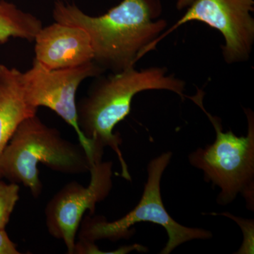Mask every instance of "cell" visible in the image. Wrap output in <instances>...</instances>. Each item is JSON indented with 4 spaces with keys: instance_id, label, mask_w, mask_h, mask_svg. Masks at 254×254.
<instances>
[{
    "instance_id": "7",
    "label": "cell",
    "mask_w": 254,
    "mask_h": 254,
    "mask_svg": "<svg viewBox=\"0 0 254 254\" xmlns=\"http://www.w3.org/2000/svg\"><path fill=\"white\" fill-rule=\"evenodd\" d=\"M89 173L88 187L75 181L66 184L45 209L48 232L63 241L69 254H73L76 236L85 213L88 210L89 215H94L97 203L104 200L113 188V162L95 161Z\"/></svg>"
},
{
    "instance_id": "6",
    "label": "cell",
    "mask_w": 254,
    "mask_h": 254,
    "mask_svg": "<svg viewBox=\"0 0 254 254\" xmlns=\"http://www.w3.org/2000/svg\"><path fill=\"white\" fill-rule=\"evenodd\" d=\"M103 69L95 62L77 67L47 70L33 63L23 73V86L28 103L34 108L46 107L54 111L77 133L92 163L102 160L93 143L83 136L78 125L76 93L82 82L98 76Z\"/></svg>"
},
{
    "instance_id": "14",
    "label": "cell",
    "mask_w": 254,
    "mask_h": 254,
    "mask_svg": "<svg viewBox=\"0 0 254 254\" xmlns=\"http://www.w3.org/2000/svg\"><path fill=\"white\" fill-rule=\"evenodd\" d=\"M17 246L11 241L5 230H0V254H19Z\"/></svg>"
},
{
    "instance_id": "13",
    "label": "cell",
    "mask_w": 254,
    "mask_h": 254,
    "mask_svg": "<svg viewBox=\"0 0 254 254\" xmlns=\"http://www.w3.org/2000/svg\"><path fill=\"white\" fill-rule=\"evenodd\" d=\"M213 215H224L227 218L234 220L243 232L244 241L242 247L235 254H253L254 247V220H247V219L234 216L229 213H213Z\"/></svg>"
},
{
    "instance_id": "15",
    "label": "cell",
    "mask_w": 254,
    "mask_h": 254,
    "mask_svg": "<svg viewBox=\"0 0 254 254\" xmlns=\"http://www.w3.org/2000/svg\"><path fill=\"white\" fill-rule=\"evenodd\" d=\"M194 0H177V8L181 10L185 8L188 7Z\"/></svg>"
},
{
    "instance_id": "11",
    "label": "cell",
    "mask_w": 254,
    "mask_h": 254,
    "mask_svg": "<svg viewBox=\"0 0 254 254\" xmlns=\"http://www.w3.org/2000/svg\"><path fill=\"white\" fill-rule=\"evenodd\" d=\"M43 23L31 13L20 9L13 3L0 0V43L17 38L34 41Z\"/></svg>"
},
{
    "instance_id": "4",
    "label": "cell",
    "mask_w": 254,
    "mask_h": 254,
    "mask_svg": "<svg viewBox=\"0 0 254 254\" xmlns=\"http://www.w3.org/2000/svg\"><path fill=\"white\" fill-rule=\"evenodd\" d=\"M190 100L198 105L214 127L216 138L213 143L205 148H198L189 155L190 165L204 173L205 181L211 182L220 189L218 203H231L240 192L247 200V205L254 209V120L251 110H247L248 133L237 136L231 131L222 129L221 121L205 110L203 105V93H198Z\"/></svg>"
},
{
    "instance_id": "10",
    "label": "cell",
    "mask_w": 254,
    "mask_h": 254,
    "mask_svg": "<svg viewBox=\"0 0 254 254\" xmlns=\"http://www.w3.org/2000/svg\"><path fill=\"white\" fill-rule=\"evenodd\" d=\"M23 75L0 64V157L18 125L38 111L26 100Z\"/></svg>"
},
{
    "instance_id": "12",
    "label": "cell",
    "mask_w": 254,
    "mask_h": 254,
    "mask_svg": "<svg viewBox=\"0 0 254 254\" xmlns=\"http://www.w3.org/2000/svg\"><path fill=\"white\" fill-rule=\"evenodd\" d=\"M18 184L0 181V230H5L19 200Z\"/></svg>"
},
{
    "instance_id": "2",
    "label": "cell",
    "mask_w": 254,
    "mask_h": 254,
    "mask_svg": "<svg viewBox=\"0 0 254 254\" xmlns=\"http://www.w3.org/2000/svg\"><path fill=\"white\" fill-rule=\"evenodd\" d=\"M165 68L136 70L134 66L95 82L88 95L77 103L78 125L83 136L91 141L95 150L103 155L110 147L121 165L122 177L131 181V175L120 149L122 138L114 133L115 127L128 116L135 95L148 90H167L182 98L185 97V82Z\"/></svg>"
},
{
    "instance_id": "8",
    "label": "cell",
    "mask_w": 254,
    "mask_h": 254,
    "mask_svg": "<svg viewBox=\"0 0 254 254\" xmlns=\"http://www.w3.org/2000/svg\"><path fill=\"white\" fill-rule=\"evenodd\" d=\"M254 9V0H194L175 25L152 43L149 50L177 28L198 21L222 33L225 41L222 55L227 63L245 61L254 42V20L251 14Z\"/></svg>"
},
{
    "instance_id": "5",
    "label": "cell",
    "mask_w": 254,
    "mask_h": 254,
    "mask_svg": "<svg viewBox=\"0 0 254 254\" xmlns=\"http://www.w3.org/2000/svg\"><path fill=\"white\" fill-rule=\"evenodd\" d=\"M172 157L173 153L167 152L150 162L143 195L133 210L113 222H108L105 217H93L88 214L80 224L78 240L95 242L128 239L135 233L132 227L139 222H151L165 229L168 241L160 252L161 254H170L179 246L190 241L211 238L213 235L208 230L185 227L175 221L165 208L160 192V182Z\"/></svg>"
},
{
    "instance_id": "9",
    "label": "cell",
    "mask_w": 254,
    "mask_h": 254,
    "mask_svg": "<svg viewBox=\"0 0 254 254\" xmlns=\"http://www.w3.org/2000/svg\"><path fill=\"white\" fill-rule=\"evenodd\" d=\"M34 64L47 70L77 67L94 62L91 38L84 29L55 22L34 39Z\"/></svg>"
},
{
    "instance_id": "1",
    "label": "cell",
    "mask_w": 254,
    "mask_h": 254,
    "mask_svg": "<svg viewBox=\"0 0 254 254\" xmlns=\"http://www.w3.org/2000/svg\"><path fill=\"white\" fill-rule=\"evenodd\" d=\"M160 0H122L108 12L92 16L76 4L55 3L56 22L78 26L91 38L94 62L104 69L118 73L135 64L161 34L167 21L161 15Z\"/></svg>"
},
{
    "instance_id": "3",
    "label": "cell",
    "mask_w": 254,
    "mask_h": 254,
    "mask_svg": "<svg viewBox=\"0 0 254 254\" xmlns=\"http://www.w3.org/2000/svg\"><path fill=\"white\" fill-rule=\"evenodd\" d=\"M68 175L90 171L91 162L81 143L65 139L57 128L48 127L37 115L18 125L0 157V178L27 187L34 198L43 184L38 164Z\"/></svg>"
}]
</instances>
